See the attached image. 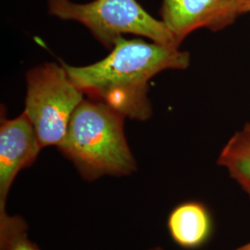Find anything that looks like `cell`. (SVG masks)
<instances>
[{"label": "cell", "instance_id": "3957f363", "mask_svg": "<svg viewBox=\"0 0 250 250\" xmlns=\"http://www.w3.org/2000/svg\"><path fill=\"white\" fill-rule=\"evenodd\" d=\"M47 8L54 17L82 23L110 50L120 37L128 34L179 46L165 23L153 18L136 0H94L85 4L71 0H47Z\"/></svg>", "mask_w": 250, "mask_h": 250}, {"label": "cell", "instance_id": "30bf717a", "mask_svg": "<svg viewBox=\"0 0 250 250\" xmlns=\"http://www.w3.org/2000/svg\"><path fill=\"white\" fill-rule=\"evenodd\" d=\"M246 13H250V0H246L243 5L242 14H246Z\"/></svg>", "mask_w": 250, "mask_h": 250}, {"label": "cell", "instance_id": "52a82bcc", "mask_svg": "<svg viewBox=\"0 0 250 250\" xmlns=\"http://www.w3.org/2000/svg\"><path fill=\"white\" fill-rule=\"evenodd\" d=\"M171 239L181 248L197 250L210 239L213 221L208 208L198 201L176 206L167 220Z\"/></svg>", "mask_w": 250, "mask_h": 250}, {"label": "cell", "instance_id": "ba28073f", "mask_svg": "<svg viewBox=\"0 0 250 250\" xmlns=\"http://www.w3.org/2000/svg\"><path fill=\"white\" fill-rule=\"evenodd\" d=\"M217 163L228 171L250 200V123L230 137L220 152Z\"/></svg>", "mask_w": 250, "mask_h": 250}, {"label": "cell", "instance_id": "7c38bea8", "mask_svg": "<svg viewBox=\"0 0 250 250\" xmlns=\"http://www.w3.org/2000/svg\"><path fill=\"white\" fill-rule=\"evenodd\" d=\"M165 250L162 247H160V246H156V247H153L151 249H149V250Z\"/></svg>", "mask_w": 250, "mask_h": 250}, {"label": "cell", "instance_id": "8fae6325", "mask_svg": "<svg viewBox=\"0 0 250 250\" xmlns=\"http://www.w3.org/2000/svg\"><path fill=\"white\" fill-rule=\"evenodd\" d=\"M234 250H250V242L243 245L241 247H239V248H237V249H235Z\"/></svg>", "mask_w": 250, "mask_h": 250}, {"label": "cell", "instance_id": "7a4b0ae2", "mask_svg": "<svg viewBox=\"0 0 250 250\" xmlns=\"http://www.w3.org/2000/svg\"><path fill=\"white\" fill-rule=\"evenodd\" d=\"M125 116L95 99H83L72 113L59 150L94 182L103 176H129L137 164L125 137Z\"/></svg>", "mask_w": 250, "mask_h": 250}, {"label": "cell", "instance_id": "5b68a950", "mask_svg": "<svg viewBox=\"0 0 250 250\" xmlns=\"http://www.w3.org/2000/svg\"><path fill=\"white\" fill-rule=\"evenodd\" d=\"M246 0H162L160 15L180 46L198 29L222 31L242 14Z\"/></svg>", "mask_w": 250, "mask_h": 250}, {"label": "cell", "instance_id": "6da1fadb", "mask_svg": "<svg viewBox=\"0 0 250 250\" xmlns=\"http://www.w3.org/2000/svg\"><path fill=\"white\" fill-rule=\"evenodd\" d=\"M74 84L91 99L137 121L152 116L148 81L166 70H186L190 54L179 46L120 37L99 62L73 67L62 62Z\"/></svg>", "mask_w": 250, "mask_h": 250}, {"label": "cell", "instance_id": "277c9868", "mask_svg": "<svg viewBox=\"0 0 250 250\" xmlns=\"http://www.w3.org/2000/svg\"><path fill=\"white\" fill-rule=\"evenodd\" d=\"M24 112L36 129L40 146H59L66 135L83 93L69 77L62 64L45 63L26 73Z\"/></svg>", "mask_w": 250, "mask_h": 250}, {"label": "cell", "instance_id": "8992f818", "mask_svg": "<svg viewBox=\"0 0 250 250\" xmlns=\"http://www.w3.org/2000/svg\"><path fill=\"white\" fill-rule=\"evenodd\" d=\"M41 149L36 129L24 111L12 120L1 114L0 214L7 212L6 202L19 172L35 163Z\"/></svg>", "mask_w": 250, "mask_h": 250}, {"label": "cell", "instance_id": "9c48e42d", "mask_svg": "<svg viewBox=\"0 0 250 250\" xmlns=\"http://www.w3.org/2000/svg\"><path fill=\"white\" fill-rule=\"evenodd\" d=\"M0 250H41L28 236L26 221L19 215L0 214Z\"/></svg>", "mask_w": 250, "mask_h": 250}]
</instances>
